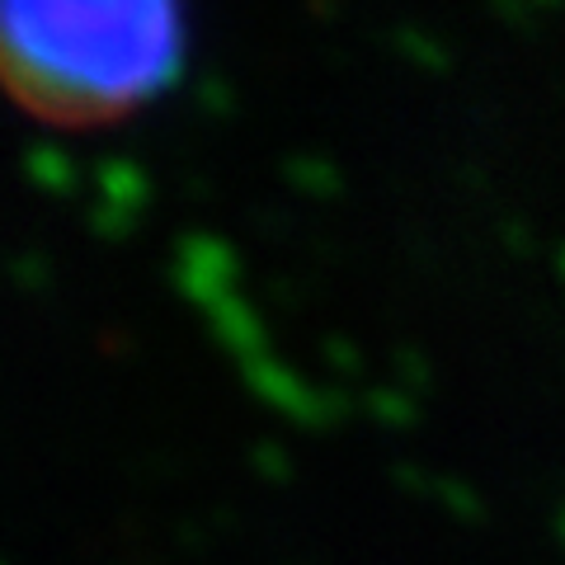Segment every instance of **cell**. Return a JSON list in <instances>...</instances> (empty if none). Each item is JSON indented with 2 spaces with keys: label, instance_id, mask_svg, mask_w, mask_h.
Listing matches in <instances>:
<instances>
[{
  "label": "cell",
  "instance_id": "6da1fadb",
  "mask_svg": "<svg viewBox=\"0 0 565 565\" xmlns=\"http://www.w3.org/2000/svg\"><path fill=\"white\" fill-rule=\"evenodd\" d=\"M184 62V0H6V66L33 114H137Z\"/></svg>",
  "mask_w": 565,
  "mask_h": 565
}]
</instances>
